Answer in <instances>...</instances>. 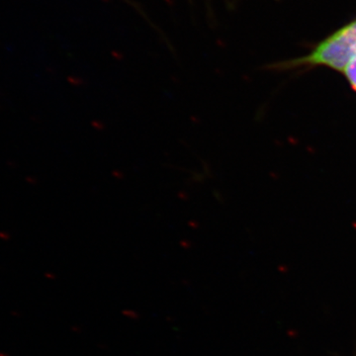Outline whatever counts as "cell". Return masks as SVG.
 <instances>
[{
  "label": "cell",
  "instance_id": "1",
  "mask_svg": "<svg viewBox=\"0 0 356 356\" xmlns=\"http://www.w3.org/2000/svg\"><path fill=\"white\" fill-rule=\"evenodd\" d=\"M356 56V18L318 43L310 54L289 63L290 67H325L343 72Z\"/></svg>",
  "mask_w": 356,
  "mask_h": 356
},
{
  "label": "cell",
  "instance_id": "2",
  "mask_svg": "<svg viewBox=\"0 0 356 356\" xmlns=\"http://www.w3.org/2000/svg\"><path fill=\"white\" fill-rule=\"evenodd\" d=\"M344 76L348 79V83L350 84L351 88L356 91V56L350 64L348 65L346 70L343 72Z\"/></svg>",
  "mask_w": 356,
  "mask_h": 356
}]
</instances>
